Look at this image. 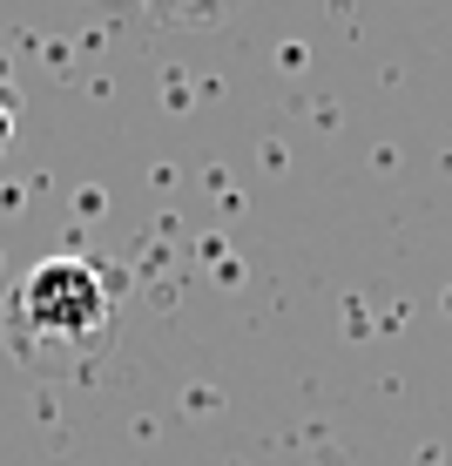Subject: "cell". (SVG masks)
I'll return each mask as SVG.
<instances>
[{
    "label": "cell",
    "mask_w": 452,
    "mask_h": 466,
    "mask_svg": "<svg viewBox=\"0 0 452 466\" xmlns=\"http://www.w3.org/2000/svg\"><path fill=\"white\" fill-rule=\"evenodd\" d=\"M14 122H21L14 116V88L0 82V156H7V142H14Z\"/></svg>",
    "instance_id": "obj_2"
},
{
    "label": "cell",
    "mask_w": 452,
    "mask_h": 466,
    "mask_svg": "<svg viewBox=\"0 0 452 466\" xmlns=\"http://www.w3.org/2000/svg\"><path fill=\"white\" fill-rule=\"evenodd\" d=\"M14 325L35 345H95L108 331V284L88 257H47L14 291Z\"/></svg>",
    "instance_id": "obj_1"
}]
</instances>
